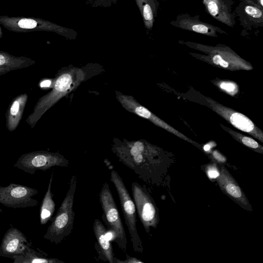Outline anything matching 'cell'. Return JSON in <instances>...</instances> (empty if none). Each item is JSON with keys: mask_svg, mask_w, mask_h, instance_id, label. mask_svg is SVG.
I'll return each instance as SVG.
<instances>
[{"mask_svg": "<svg viewBox=\"0 0 263 263\" xmlns=\"http://www.w3.org/2000/svg\"><path fill=\"white\" fill-rule=\"evenodd\" d=\"M176 26L183 29L212 36H217V32L220 33L221 32L225 33L215 26L190 17H186L179 21Z\"/></svg>", "mask_w": 263, "mask_h": 263, "instance_id": "5bb4252c", "label": "cell"}, {"mask_svg": "<svg viewBox=\"0 0 263 263\" xmlns=\"http://www.w3.org/2000/svg\"><path fill=\"white\" fill-rule=\"evenodd\" d=\"M51 81L49 80L42 81L40 83V87L42 88L49 87L51 85Z\"/></svg>", "mask_w": 263, "mask_h": 263, "instance_id": "f1b7e54d", "label": "cell"}, {"mask_svg": "<svg viewBox=\"0 0 263 263\" xmlns=\"http://www.w3.org/2000/svg\"><path fill=\"white\" fill-rule=\"evenodd\" d=\"M246 12L253 18H259L262 17V11L252 6H247L245 8Z\"/></svg>", "mask_w": 263, "mask_h": 263, "instance_id": "7402d4cb", "label": "cell"}, {"mask_svg": "<svg viewBox=\"0 0 263 263\" xmlns=\"http://www.w3.org/2000/svg\"><path fill=\"white\" fill-rule=\"evenodd\" d=\"M131 191L141 222L145 231L149 233L151 227L156 228L159 222L158 209L144 186L133 182L131 185Z\"/></svg>", "mask_w": 263, "mask_h": 263, "instance_id": "8992f818", "label": "cell"}, {"mask_svg": "<svg viewBox=\"0 0 263 263\" xmlns=\"http://www.w3.org/2000/svg\"><path fill=\"white\" fill-rule=\"evenodd\" d=\"M35 61L26 57H16L5 52H0V76L11 71L27 68Z\"/></svg>", "mask_w": 263, "mask_h": 263, "instance_id": "7c38bea8", "label": "cell"}, {"mask_svg": "<svg viewBox=\"0 0 263 263\" xmlns=\"http://www.w3.org/2000/svg\"><path fill=\"white\" fill-rule=\"evenodd\" d=\"M28 246L25 252L19 255L13 256L14 263H63L64 262L57 258L47 257V255L39 251H35Z\"/></svg>", "mask_w": 263, "mask_h": 263, "instance_id": "9a60e30c", "label": "cell"}, {"mask_svg": "<svg viewBox=\"0 0 263 263\" xmlns=\"http://www.w3.org/2000/svg\"><path fill=\"white\" fill-rule=\"evenodd\" d=\"M135 111L138 115L145 118H149L151 116V112L142 106L137 107Z\"/></svg>", "mask_w": 263, "mask_h": 263, "instance_id": "4316f807", "label": "cell"}, {"mask_svg": "<svg viewBox=\"0 0 263 263\" xmlns=\"http://www.w3.org/2000/svg\"><path fill=\"white\" fill-rule=\"evenodd\" d=\"M229 120L234 126L243 132L252 133L254 130L255 126L253 122L239 112H233L230 116Z\"/></svg>", "mask_w": 263, "mask_h": 263, "instance_id": "d6986e66", "label": "cell"}, {"mask_svg": "<svg viewBox=\"0 0 263 263\" xmlns=\"http://www.w3.org/2000/svg\"><path fill=\"white\" fill-rule=\"evenodd\" d=\"M214 158L219 162H224L226 161V159L219 153L214 152L213 154Z\"/></svg>", "mask_w": 263, "mask_h": 263, "instance_id": "83f0119b", "label": "cell"}, {"mask_svg": "<svg viewBox=\"0 0 263 263\" xmlns=\"http://www.w3.org/2000/svg\"><path fill=\"white\" fill-rule=\"evenodd\" d=\"M93 231L100 252L106 260L114 263L115 257L111 243L107 236V231L102 222L96 218L93 223Z\"/></svg>", "mask_w": 263, "mask_h": 263, "instance_id": "8fae6325", "label": "cell"}, {"mask_svg": "<svg viewBox=\"0 0 263 263\" xmlns=\"http://www.w3.org/2000/svg\"><path fill=\"white\" fill-rule=\"evenodd\" d=\"M241 142L248 147L254 149H258L259 153H262V147L260 146L256 141L251 138L245 136L242 137Z\"/></svg>", "mask_w": 263, "mask_h": 263, "instance_id": "44dd1931", "label": "cell"}, {"mask_svg": "<svg viewBox=\"0 0 263 263\" xmlns=\"http://www.w3.org/2000/svg\"><path fill=\"white\" fill-rule=\"evenodd\" d=\"M68 166V161L60 154L39 151L23 154L13 166L33 175L37 170L45 171L54 166Z\"/></svg>", "mask_w": 263, "mask_h": 263, "instance_id": "5b68a950", "label": "cell"}, {"mask_svg": "<svg viewBox=\"0 0 263 263\" xmlns=\"http://www.w3.org/2000/svg\"><path fill=\"white\" fill-rule=\"evenodd\" d=\"M203 3L213 17L229 26H233L230 13L222 0H203Z\"/></svg>", "mask_w": 263, "mask_h": 263, "instance_id": "4fadbf2b", "label": "cell"}, {"mask_svg": "<svg viewBox=\"0 0 263 263\" xmlns=\"http://www.w3.org/2000/svg\"><path fill=\"white\" fill-rule=\"evenodd\" d=\"M210 148V146L209 145H205L204 149L205 151H208Z\"/></svg>", "mask_w": 263, "mask_h": 263, "instance_id": "d6a6232c", "label": "cell"}, {"mask_svg": "<svg viewBox=\"0 0 263 263\" xmlns=\"http://www.w3.org/2000/svg\"><path fill=\"white\" fill-rule=\"evenodd\" d=\"M206 174L210 179L217 178L219 175V172L215 164L209 165L206 169Z\"/></svg>", "mask_w": 263, "mask_h": 263, "instance_id": "cb8c5ba5", "label": "cell"}, {"mask_svg": "<svg viewBox=\"0 0 263 263\" xmlns=\"http://www.w3.org/2000/svg\"><path fill=\"white\" fill-rule=\"evenodd\" d=\"M72 83L71 76L68 74H63L55 80L53 90L43 96L44 100L49 103L54 104L61 93L66 91Z\"/></svg>", "mask_w": 263, "mask_h": 263, "instance_id": "ac0fdd59", "label": "cell"}, {"mask_svg": "<svg viewBox=\"0 0 263 263\" xmlns=\"http://www.w3.org/2000/svg\"><path fill=\"white\" fill-rule=\"evenodd\" d=\"M28 96L24 93L15 97L10 102L6 113V126L9 132L15 130L19 125Z\"/></svg>", "mask_w": 263, "mask_h": 263, "instance_id": "30bf717a", "label": "cell"}, {"mask_svg": "<svg viewBox=\"0 0 263 263\" xmlns=\"http://www.w3.org/2000/svg\"><path fill=\"white\" fill-rule=\"evenodd\" d=\"M99 200L103 212L102 218L107 227L106 230L111 234L114 242L125 252L127 248L125 231L114 198L107 182L103 184L101 189Z\"/></svg>", "mask_w": 263, "mask_h": 263, "instance_id": "3957f363", "label": "cell"}, {"mask_svg": "<svg viewBox=\"0 0 263 263\" xmlns=\"http://www.w3.org/2000/svg\"><path fill=\"white\" fill-rule=\"evenodd\" d=\"M77 183V176H71L66 195L44 235L45 239L52 243H61L72 233L75 215L73 206Z\"/></svg>", "mask_w": 263, "mask_h": 263, "instance_id": "7a4b0ae2", "label": "cell"}, {"mask_svg": "<svg viewBox=\"0 0 263 263\" xmlns=\"http://www.w3.org/2000/svg\"><path fill=\"white\" fill-rule=\"evenodd\" d=\"M30 245L31 243L20 230L11 227L3 237L0 249L8 257L13 259L14 255L23 254Z\"/></svg>", "mask_w": 263, "mask_h": 263, "instance_id": "ba28073f", "label": "cell"}, {"mask_svg": "<svg viewBox=\"0 0 263 263\" xmlns=\"http://www.w3.org/2000/svg\"><path fill=\"white\" fill-rule=\"evenodd\" d=\"M53 174L52 173L40 206V223L42 225L46 224L51 220L55 211V203L53 199V195L51 192Z\"/></svg>", "mask_w": 263, "mask_h": 263, "instance_id": "2e32d148", "label": "cell"}, {"mask_svg": "<svg viewBox=\"0 0 263 263\" xmlns=\"http://www.w3.org/2000/svg\"><path fill=\"white\" fill-rule=\"evenodd\" d=\"M142 263L143 261L139 260L138 259L130 256L126 253V259L123 260H121L116 257L114 259V263Z\"/></svg>", "mask_w": 263, "mask_h": 263, "instance_id": "484cf974", "label": "cell"}, {"mask_svg": "<svg viewBox=\"0 0 263 263\" xmlns=\"http://www.w3.org/2000/svg\"><path fill=\"white\" fill-rule=\"evenodd\" d=\"M260 3L261 6H263V0H260Z\"/></svg>", "mask_w": 263, "mask_h": 263, "instance_id": "836d02e7", "label": "cell"}, {"mask_svg": "<svg viewBox=\"0 0 263 263\" xmlns=\"http://www.w3.org/2000/svg\"><path fill=\"white\" fill-rule=\"evenodd\" d=\"M115 152L120 162L147 183H157L166 168L158 152L141 141L118 147Z\"/></svg>", "mask_w": 263, "mask_h": 263, "instance_id": "6da1fadb", "label": "cell"}, {"mask_svg": "<svg viewBox=\"0 0 263 263\" xmlns=\"http://www.w3.org/2000/svg\"><path fill=\"white\" fill-rule=\"evenodd\" d=\"M18 26L22 28L32 29L36 27L37 22L30 18H23L18 22Z\"/></svg>", "mask_w": 263, "mask_h": 263, "instance_id": "603a6c76", "label": "cell"}, {"mask_svg": "<svg viewBox=\"0 0 263 263\" xmlns=\"http://www.w3.org/2000/svg\"><path fill=\"white\" fill-rule=\"evenodd\" d=\"M222 57L219 54H216L213 57V62L214 64L218 65Z\"/></svg>", "mask_w": 263, "mask_h": 263, "instance_id": "f546056e", "label": "cell"}, {"mask_svg": "<svg viewBox=\"0 0 263 263\" xmlns=\"http://www.w3.org/2000/svg\"><path fill=\"white\" fill-rule=\"evenodd\" d=\"M119 0H86V3L90 6L97 7L108 8L116 4Z\"/></svg>", "mask_w": 263, "mask_h": 263, "instance_id": "ffe728a7", "label": "cell"}, {"mask_svg": "<svg viewBox=\"0 0 263 263\" xmlns=\"http://www.w3.org/2000/svg\"><path fill=\"white\" fill-rule=\"evenodd\" d=\"M135 2L141 13L145 27L151 30L157 13V0H135Z\"/></svg>", "mask_w": 263, "mask_h": 263, "instance_id": "e0dca14e", "label": "cell"}, {"mask_svg": "<svg viewBox=\"0 0 263 263\" xmlns=\"http://www.w3.org/2000/svg\"><path fill=\"white\" fill-rule=\"evenodd\" d=\"M37 193L35 189L16 183L0 186V204L14 209L35 206L39 201L33 197Z\"/></svg>", "mask_w": 263, "mask_h": 263, "instance_id": "52a82bcc", "label": "cell"}, {"mask_svg": "<svg viewBox=\"0 0 263 263\" xmlns=\"http://www.w3.org/2000/svg\"><path fill=\"white\" fill-rule=\"evenodd\" d=\"M220 87L221 89L224 90L229 93H231L232 92H233V94L235 92V90L237 89L236 85L232 82H222L220 84Z\"/></svg>", "mask_w": 263, "mask_h": 263, "instance_id": "d4e9b609", "label": "cell"}, {"mask_svg": "<svg viewBox=\"0 0 263 263\" xmlns=\"http://www.w3.org/2000/svg\"><path fill=\"white\" fill-rule=\"evenodd\" d=\"M219 65H220L221 66H222L224 68H227L229 66L228 63L227 61H226L225 60H224L222 58L220 61V62L219 63Z\"/></svg>", "mask_w": 263, "mask_h": 263, "instance_id": "4dcf8cb0", "label": "cell"}, {"mask_svg": "<svg viewBox=\"0 0 263 263\" xmlns=\"http://www.w3.org/2000/svg\"><path fill=\"white\" fill-rule=\"evenodd\" d=\"M217 181L221 191L242 208L252 210L249 201L235 180L228 171L222 166Z\"/></svg>", "mask_w": 263, "mask_h": 263, "instance_id": "9c48e42d", "label": "cell"}, {"mask_svg": "<svg viewBox=\"0 0 263 263\" xmlns=\"http://www.w3.org/2000/svg\"><path fill=\"white\" fill-rule=\"evenodd\" d=\"M0 256H3V257H8L0 249Z\"/></svg>", "mask_w": 263, "mask_h": 263, "instance_id": "1f68e13d", "label": "cell"}, {"mask_svg": "<svg viewBox=\"0 0 263 263\" xmlns=\"http://www.w3.org/2000/svg\"><path fill=\"white\" fill-rule=\"evenodd\" d=\"M110 181L117 192L121 210L135 252L142 253V241L137 229L136 208L121 177L115 170L110 172Z\"/></svg>", "mask_w": 263, "mask_h": 263, "instance_id": "277c9868", "label": "cell"}]
</instances>
